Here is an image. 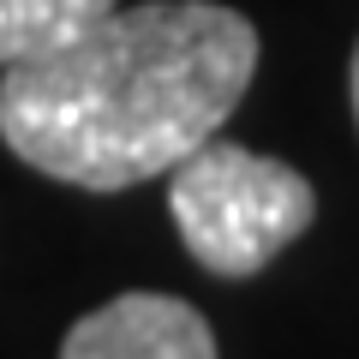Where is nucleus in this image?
Returning a JSON list of instances; mask_svg holds the SVG:
<instances>
[{"instance_id": "f257e3e1", "label": "nucleus", "mask_w": 359, "mask_h": 359, "mask_svg": "<svg viewBox=\"0 0 359 359\" xmlns=\"http://www.w3.org/2000/svg\"><path fill=\"white\" fill-rule=\"evenodd\" d=\"M252 72L257 30L233 6H114L78 42L0 72V144L48 180L126 192L216 138Z\"/></svg>"}, {"instance_id": "f03ea898", "label": "nucleus", "mask_w": 359, "mask_h": 359, "mask_svg": "<svg viewBox=\"0 0 359 359\" xmlns=\"http://www.w3.org/2000/svg\"><path fill=\"white\" fill-rule=\"evenodd\" d=\"M168 210L186 252L210 276H257L311 228L318 192L276 156H257L233 138H204L168 168Z\"/></svg>"}, {"instance_id": "7ed1b4c3", "label": "nucleus", "mask_w": 359, "mask_h": 359, "mask_svg": "<svg viewBox=\"0 0 359 359\" xmlns=\"http://www.w3.org/2000/svg\"><path fill=\"white\" fill-rule=\"evenodd\" d=\"M60 359H216V335L174 294H120L66 330Z\"/></svg>"}, {"instance_id": "20e7f679", "label": "nucleus", "mask_w": 359, "mask_h": 359, "mask_svg": "<svg viewBox=\"0 0 359 359\" xmlns=\"http://www.w3.org/2000/svg\"><path fill=\"white\" fill-rule=\"evenodd\" d=\"M120 0H0V72L78 42Z\"/></svg>"}, {"instance_id": "39448f33", "label": "nucleus", "mask_w": 359, "mask_h": 359, "mask_svg": "<svg viewBox=\"0 0 359 359\" xmlns=\"http://www.w3.org/2000/svg\"><path fill=\"white\" fill-rule=\"evenodd\" d=\"M347 90H353V120H359V48H353V66H347Z\"/></svg>"}]
</instances>
